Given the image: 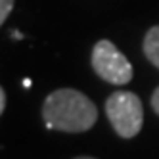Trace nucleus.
Wrapping results in <instances>:
<instances>
[{
	"label": "nucleus",
	"mask_w": 159,
	"mask_h": 159,
	"mask_svg": "<svg viewBox=\"0 0 159 159\" xmlns=\"http://www.w3.org/2000/svg\"><path fill=\"white\" fill-rule=\"evenodd\" d=\"M92 69L100 79L111 84H127L134 75L130 61L111 40H98L92 50Z\"/></svg>",
	"instance_id": "7ed1b4c3"
},
{
	"label": "nucleus",
	"mask_w": 159,
	"mask_h": 159,
	"mask_svg": "<svg viewBox=\"0 0 159 159\" xmlns=\"http://www.w3.org/2000/svg\"><path fill=\"white\" fill-rule=\"evenodd\" d=\"M144 54L159 69V25L152 27L144 37Z\"/></svg>",
	"instance_id": "20e7f679"
},
{
	"label": "nucleus",
	"mask_w": 159,
	"mask_h": 159,
	"mask_svg": "<svg viewBox=\"0 0 159 159\" xmlns=\"http://www.w3.org/2000/svg\"><path fill=\"white\" fill-rule=\"evenodd\" d=\"M42 117L48 129L61 132H84L94 127L98 109L94 102L75 88H60L46 96Z\"/></svg>",
	"instance_id": "f257e3e1"
},
{
	"label": "nucleus",
	"mask_w": 159,
	"mask_h": 159,
	"mask_svg": "<svg viewBox=\"0 0 159 159\" xmlns=\"http://www.w3.org/2000/svg\"><path fill=\"white\" fill-rule=\"evenodd\" d=\"M6 111V90L0 88V113Z\"/></svg>",
	"instance_id": "0eeeda50"
},
{
	"label": "nucleus",
	"mask_w": 159,
	"mask_h": 159,
	"mask_svg": "<svg viewBox=\"0 0 159 159\" xmlns=\"http://www.w3.org/2000/svg\"><path fill=\"white\" fill-rule=\"evenodd\" d=\"M12 8H14V0H0V25H4Z\"/></svg>",
	"instance_id": "39448f33"
},
{
	"label": "nucleus",
	"mask_w": 159,
	"mask_h": 159,
	"mask_svg": "<svg viewBox=\"0 0 159 159\" xmlns=\"http://www.w3.org/2000/svg\"><path fill=\"white\" fill-rule=\"evenodd\" d=\"M23 86H25V88H29V86H31V81H29V79H25V81H23Z\"/></svg>",
	"instance_id": "6e6552de"
},
{
	"label": "nucleus",
	"mask_w": 159,
	"mask_h": 159,
	"mask_svg": "<svg viewBox=\"0 0 159 159\" xmlns=\"http://www.w3.org/2000/svg\"><path fill=\"white\" fill-rule=\"evenodd\" d=\"M152 107H153V111L159 115V86L153 90V94H152Z\"/></svg>",
	"instance_id": "423d86ee"
},
{
	"label": "nucleus",
	"mask_w": 159,
	"mask_h": 159,
	"mask_svg": "<svg viewBox=\"0 0 159 159\" xmlns=\"http://www.w3.org/2000/svg\"><path fill=\"white\" fill-rule=\"evenodd\" d=\"M75 159H94V157H84V155H83V157H75Z\"/></svg>",
	"instance_id": "1a4fd4ad"
},
{
	"label": "nucleus",
	"mask_w": 159,
	"mask_h": 159,
	"mask_svg": "<svg viewBox=\"0 0 159 159\" xmlns=\"http://www.w3.org/2000/svg\"><path fill=\"white\" fill-rule=\"evenodd\" d=\"M106 113L111 127L121 138H134L142 130L144 107L134 92L117 90L106 102Z\"/></svg>",
	"instance_id": "f03ea898"
}]
</instances>
